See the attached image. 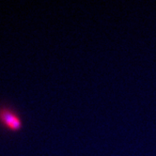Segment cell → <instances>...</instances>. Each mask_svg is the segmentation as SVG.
<instances>
[{
  "label": "cell",
  "mask_w": 156,
  "mask_h": 156,
  "mask_svg": "<svg viewBox=\"0 0 156 156\" xmlns=\"http://www.w3.org/2000/svg\"><path fill=\"white\" fill-rule=\"evenodd\" d=\"M0 125L8 131L17 132L23 127V119L13 108L3 105L0 106Z\"/></svg>",
  "instance_id": "1"
}]
</instances>
